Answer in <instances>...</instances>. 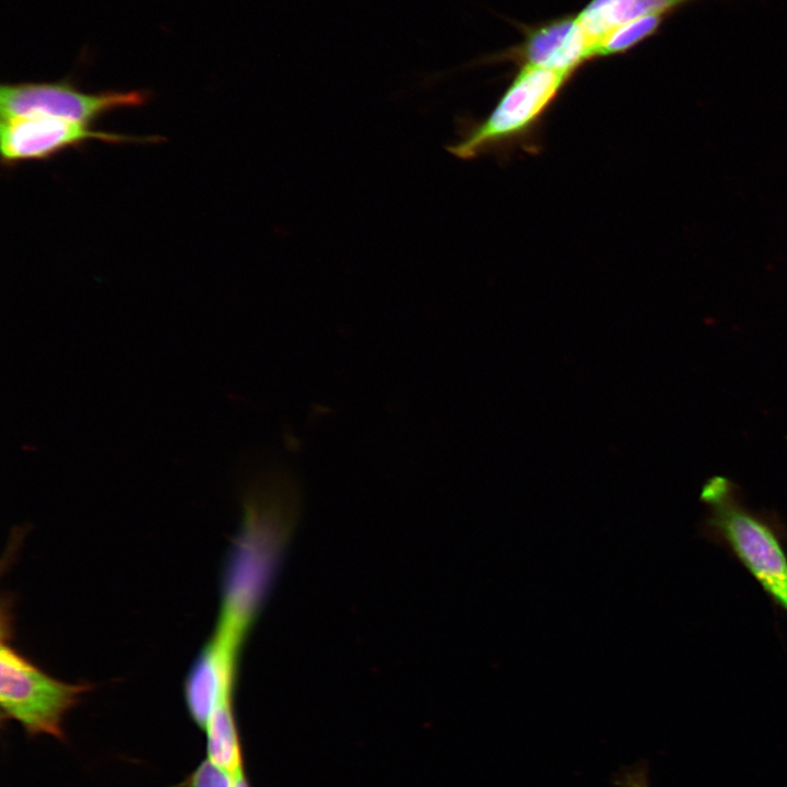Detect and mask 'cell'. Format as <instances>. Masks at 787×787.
Instances as JSON below:
<instances>
[{"label":"cell","mask_w":787,"mask_h":787,"mask_svg":"<svg viewBox=\"0 0 787 787\" xmlns=\"http://www.w3.org/2000/svg\"><path fill=\"white\" fill-rule=\"evenodd\" d=\"M708 506L702 535L723 547L749 572L774 606L787 613V530L776 516L747 508L725 478L703 486Z\"/></svg>","instance_id":"6da1fadb"},{"label":"cell","mask_w":787,"mask_h":787,"mask_svg":"<svg viewBox=\"0 0 787 787\" xmlns=\"http://www.w3.org/2000/svg\"><path fill=\"white\" fill-rule=\"evenodd\" d=\"M571 78L544 68L519 67L490 115L447 150L458 158L472 160L529 141Z\"/></svg>","instance_id":"7a4b0ae2"},{"label":"cell","mask_w":787,"mask_h":787,"mask_svg":"<svg viewBox=\"0 0 787 787\" xmlns=\"http://www.w3.org/2000/svg\"><path fill=\"white\" fill-rule=\"evenodd\" d=\"M1 635L0 705L2 718L14 720L30 737L49 736L64 741L63 720L90 683L60 681L28 660Z\"/></svg>","instance_id":"3957f363"},{"label":"cell","mask_w":787,"mask_h":787,"mask_svg":"<svg viewBox=\"0 0 787 787\" xmlns=\"http://www.w3.org/2000/svg\"><path fill=\"white\" fill-rule=\"evenodd\" d=\"M149 97L146 90L86 93L69 79L3 83L0 113L1 118L42 115L91 125L109 111L142 106Z\"/></svg>","instance_id":"277c9868"},{"label":"cell","mask_w":787,"mask_h":787,"mask_svg":"<svg viewBox=\"0 0 787 787\" xmlns=\"http://www.w3.org/2000/svg\"><path fill=\"white\" fill-rule=\"evenodd\" d=\"M91 140L108 143L156 142L157 137H130L95 130L91 125L62 118L28 115L1 118V163L11 167L22 162L45 161Z\"/></svg>","instance_id":"5b68a950"},{"label":"cell","mask_w":787,"mask_h":787,"mask_svg":"<svg viewBox=\"0 0 787 787\" xmlns=\"http://www.w3.org/2000/svg\"><path fill=\"white\" fill-rule=\"evenodd\" d=\"M524 40L491 57L494 61H513L519 67L533 66L573 77L586 62L595 59L594 44L577 15L555 17L532 26H521Z\"/></svg>","instance_id":"8992f818"},{"label":"cell","mask_w":787,"mask_h":787,"mask_svg":"<svg viewBox=\"0 0 787 787\" xmlns=\"http://www.w3.org/2000/svg\"><path fill=\"white\" fill-rule=\"evenodd\" d=\"M203 731L207 738V759L212 764L231 776L244 767L233 703L215 708Z\"/></svg>","instance_id":"52a82bcc"},{"label":"cell","mask_w":787,"mask_h":787,"mask_svg":"<svg viewBox=\"0 0 787 787\" xmlns=\"http://www.w3.org/2000/svg\"><path fill=\"white\" fill-rule=\"evenodd\" d=\"M667 17L661 14H649L613 27L597 42L595 58L627 52L655 35Z\"/></svg>","instance_id":"ba28073f"},{"label":"cell","mask_w":787,"mask_h":787,"mask_svg":"<svg viewBox=\"0 0 787 787\" xmlns=\"http://www.w3.org/2000/svg\"><path fill=\"white\" fill-rule=\"evenodd\" d=\"M232 784L231 775L205 759L192 772L185 787H232Z\"/></svg>","instance_id":"9c48e42d"},{"label":"cell","mask_w":787,"mask_h":787,"mask_svg":"<svg viewBox=\"0 0 787 787\" xmlns=\"http://www.w3.org/2000/svg\"><path fill=\"white\" fill-rule=\"evenodd\" d=\"M612 783L616 787H650L648 768L645 762L620 770Z\"/></svg>","instance_id":"30bf717a"},{"label":"cell","mask_w":787,"mask_h":787,"mask_svg":"<svg viewBox=\"0 0 787 787\" xmlns=\"http://www.w3.org/2000/svg\"><path fill=\"white\" fill-rule=\"evenodd\" d=\"M232 787H249L244 767L236 772L233 776Z\"/></svg>","instance_id":"8fae6325"}]
</instances>
